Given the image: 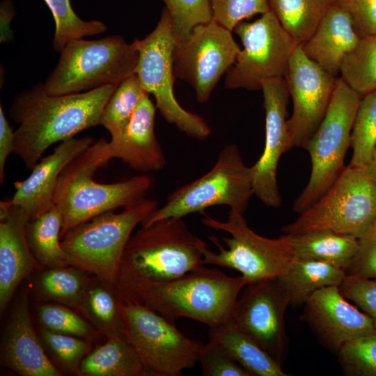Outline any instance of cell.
I'll return each instance as SVG.
<instances>
[{
    "mask_svg": "<svg viewBox=\"0 0 376 376\" xmlns=\"http://www.w3.org/2000/svg\"><path fill=\"white\" fill-rule=\"evenodd\" d=\"M361 96L341 78L336 79L331 101L319 127L304 148L309 153L308 182L295 201L292 210L301 214L313 205L345 169L351 134Z\"/></svg>",
    "mask_w": 376,
    "mask_h": 376,
    "instance_id": "9c48e42d",
    "label": "cell"
},
{
    "mask_svg": "<svg viewBox=\"0 0 376 376\" xmlns=\"http://www.w3.org/2000/svg\"><path fill=\"white\" fill-rule=\"evenodd\" d=\"M201 223L230 235L221 237L226 247L217 236L209 237L218 251L205 247L203 265L235 269L250 282L282 276L296 258L289 235L276 239L263 237L249 228L244 214L230 210L226 221L204 214Z\"/></svg>",
    "mask_w": 376,
    "mask_h": 376,
    "instance_id": "ba28073f",
    "label": "cell"
},
{
    "mask_svg": "<svg viewBox=\"0 0 376 376\" xmlns=\"http://www.w3.org/2000/svg\"><path fill=\"white\" fill-rule=\"evenodd\" d=\"M205 247L183 218L141 227L132 235L122 256L116 283L120 296L127 297L141 286L172 280L203 265Z\"/></svg>",
    "mask_w": 376,
    "mask_h": 376,
    "instance_id": "3957f363",
    "label": "cell"
},
{
    "mask_svg": "<svg viewBox=\"0 0 376 376\" xmlns=\"http://www.w3.org/2000/svg\"><path fill=\"white\" fill-rule=\"evenodd\" d=\"M155 110L144 91L127 124L108 142L111 159H120L142 173L159 171L165 167L166 158L155 132Z\"/></svg>",
    "mask_w": 376,
    "mask_h": 376,
    "instance_id": "7402d4cb",
    "label": "cell"
},
{
    "mask_svg": "<svg viewBox=\"0 0 376 376\" xmlns=\"http://www.w3.org/2000/svg\"><path fill=\"white\" fill-rule=\"evenodd\" d=\"M337 352L345 375L376 376V333L347 341Z\"/></svg>",
    "mask_w": 376,
    "mask_h": 376,
    "instance_id": "74e56055",
    "label": "cell"
},
{
    "mask_svg": "<svg viewBox=\"0 0 376 376\" xmlns=\"http://www.w3.org/2000/svg\"><path fill=\"white\" fill-rule=\"evenodd\" d=\"M120 297L125 335L147 376H178L198 363L203 344L141 303Z\"/></svg>",
    "mask_w": 376,
    "mask_h": 376,
    "instance_id": "8fae6325",
    "label": "cell"
},
{
    "mask_svg": "<svg viewBox=\"0 0 376 376\" xmlns=\"http://www.w3.org/2000/svg\"><path fill=\"white\" fill-rule=\"evenodd\" d=\"M213 19L233 31L244 19L269 10V0H210Z\"/></svg>",
    "mask_w": 376,
    "mask_h": 376,
    "instance_id": "ab89813d",
    "label": "cell"
},
{
    "mask_svg": "<svg viewBox=\"0 0 376 376\" xmlns=\"http://www.w3.org/2000/svg\"><path fill=\"white\" fill-rule=\"evenodd\" d=\"M341 79L361 97L376 91V34L360 38L345 57Z\"/></svg>",
    "mask_w": 376,
    "mask_h": 376,
    "instance_id": "1f68e13d",
    "label": "cell"
},
{
    "mask_svg": "<svg viewBox=\"0 0 376 376\" xmlns=\"http://www.w3.org/2000/svg\"><path fill=\"white\" fill-rule=\"evenodd\" d=\"M14 131L7 120L1 104L0 105V182L5 178V164L8 157L13 152Z\"/></svg>",
    "mask_w": 376,
    "mask_h": 376,
    "instance_id": "f6af8a7d",
    "label": "cell"
},
{
    "mask_svg": "<svg viewBox=\"0 0 376 376\" xmlns=\"http://www.w3.org/2000/svg\"><path fill=\"white\" fill-rule=\"evenodd\" d=\"M347 276L376 279V224L359 238V248L345 270Z\"/></svg>",
    "mask_w": 376,
    "mask_h": 376,
    "instance_id": "7bdbcfd3",
    "label": "cell"
},
{
    "mask_svg": "<svg viewBox=\"0 0 376 376\" xmlns=\"http://www.w3.org/2000/svg\"><path fill=\"white\" fill-rule=\"evenodd\" d=\"M28 220L17 205L0 202V311L3 313L22 281L39 263L26 237Z\"/></svg>",
    "mask_w": 376,
    "mask_h": 376,
    "instance_id": "44dd1931",
    "label": "cell"
},
{
    "mask_svg": "<svg viewBox=\"0 0 376 376\" xmlns=\"http://www.w3.org/2000/svg\"><path fill=\"white\" fill-rule=\"evenodd\" d=\"M359 40L348 14L333 2L314 33L301 45V48L308 58L336 77L345 56Z\"/></svg>",
    "mask_w": 376,
    "mask_h": 376,
    "instance_id": "603a6c76",
    "label": "cell"
},
{
    "mask_svg": "<svg viewBox=\"0 0 376 376\" xmlns=\"http://www.w3.org/2000/svg\"><path fill=\"white\" fill-rule=\"evenodd\" d=\"M265 110L264 150L252 166L253 194L265 205H281L276 171L281 155L292 148L287 125V105L290 95L285 79L265 81L262 84Z\"/></svg>",
    "mask_w": 376,
    "mask_h": 376,
    "instance_id": "e0dca14e",
    "label": "cell"
},
{
    "mask_svg": "<svg viewBox=\"0 0 376 376\" xmlns=\"http://www.w3.org/2000/svg\"><path fill=\"white\" fill-rule=\"evenodd\" d=\"M240 47L231 31L215 20L195 26L173 50L175 78L188 83L199 102H206L221 77L235 63Z\"/></svg>",
    "mask_w": 376,
    "mask_h": 376,
    "instance_id": "5bb4252c",
    "label": "cell"
},
{
    "mask_svg": "<svg viewBox=\"0 0 376 376\" xmlns=\"http://www.w3.org/2000/svg\"><path fill=\"white\" fill-rule=\"evenodd\" d=\"M61 213L54 204L46 212L27 221L28 243L39 265L47 268L72 265L61 246Z\"/></svg>",
    "mask_w": 376,
    "mask_h": 376,
    "instance_id": "f1b7e54d",
    "label": "cell"
},
{
    "mask_svg": "<svg viewBox=\"0 0 376 376\" xmlns=\"http://www.w3.org/2000/svg\"><path fill=\"white\" fill-rule=\"evenodd\" d=\"M55 21L53 47L60 53L70 40L105 32L106 25L97 20L84 21L74 12L70 0H44Z\"/></svg>",
    "mask_w": 376,
    "mask_h": 376,
    "instance_id": "e575fe53",
    "label": "cell"
},
{
    "mask_svg": "<svg viewBox=\"0 0 376 376\" xmlns=\"http://www.w3.org/2000/svg\"><path fill=\"white\" fill-rule=\"evenodd\" d=\"M1 363L22 376H61L48 358L33 327L28 292L21 291L13 304L1 344Z\"/></svg>",
    "mask_w": 376,
    "mask_h": 376,
    "instance_id": "d6986e66",
    "label": "cell"
},
{
    "mask_svg": "<svg viewBox=\"0 0 376 376\" xmlns=\"http://www.w3.org/2000/svg\"><path fill=\"white\" fill-rule=\"evenodd\" d=\"M158 207L144 198L119 213L109 211L69 230L61 240L72 265L116 285L122 256L134 228Z\"/></svg>",
    "mask_w": 376,
    "mask_h": 376,
    "instance_id": "8992f818",
    "label": "cell"
},
{
    "mask_svg": "<svg viewBox=\"0 0 376 376\" xmlns=\"http://www.w3.org/2000/svg\"><path fill=\"white\" fill-rule=\"evenodd\" d=\"M117 86L107 85L89 91L63 95L47 94L43 84L21 92L9 110L17 124L13 153L29 169L53 143L100 125L102 110Z\"/></svg>",
    "mask_w": 376,
    "mask_h": 376,
    "instance_id": "6da1fadb",
    "label": "cell"
},
{
    "mask_svg": "<svg viewBox=\"0 0 376 376\" xmlns=\"http://www.w3.org/2000/svg\"><path fill=\"white\" fill-rule=\"evenodd\" d=\"M41 342L65 371L79 375L82 360L89 353L90 344L82 338L40 329Z\"/></svg>",
    "mask_w": 376,
    "mask_h": 376,
    "instance_id": "d590c367",
    "label": "cell"
},
{
    "mask_svg": "<svg viewBox=\"0 0 376 376\" xmlns=\"http://www.w3.org/2000/svg\"><path fill=\"white\" fill-rule=\"evenodd\" d=\"M38 317L42 327L57 333L88 339L97 331L78 314L60 304L40 305Z\"/></svg>",
    "mask_w": 376,
    "mask_h": 376,
    "instance_id": "f35d334b",
    "label": "cell"
},
{
    "mask_svg": "<svg viewBox=\"0 0 376 376\" xmlns=\"http://www.w3.org/2000/svg\"><path fill=\"white\" fill-rule=\"evenodd\" d=\"M365 168L368 173L376 180V143L372 152L370 162Z\"/></svg>",
    "mask_w": 376,
    "mask_h": 376,
    "instance_id": "7dc6e473",
    "label": "cell"
},
{
    "mask_svg": "<svg viewBox=\"0 0 376 376\" xmlns=\"http://www.w3.org/2000/svg\"><path fill=\"white\" fill-rule=\"evenodd\" d=\"M139 78L134 74L122 82L104 106L100 120L111 138L118 136L133 115L143 93Z\"/></svg>",
    "mask_w": 376,
    "mask_h": 376,
    "instance_id": "d6a6232c",
    "label": "cell"
},
{
    "mask_svg": "<svg viewBox=\"0 0 376 376\" xmlns=\"http://www.w3.org/2000/svg\"><path fill=\"white\" fill-rule=\"evenodd\" d=\"M95 141L89 136L61 141L50 155L39 160L28 178L15 183L16 191L6 202L18 206L28 221L48 210L54 204V191L62 171Z\"/></svg>",
    "mask_w": 376,
    "mask_h": 376,
    "instance_id": "ffe728a7",
    "label": "cell"
},
{
    "mask_svg": "<svg viewBox=\"0 0 376 376\" xmlns=\"http://www.w3.org/2000/svg\"><path fill=\"white\" fill-rule=\"evenodd\" d=\"M14 15L15 10L11 0H4L2 1L0 7V41L1 42H8L13 38L12 32L10 29V24Z\"/></svg>",
    "mask_w": 376,
    "mask_h": 376,
    "instance_id": "bcb514c9",
    "label": "cell"
},
{
    "mask_svg": "<svg viewBox=\"0 0 376 376\" xmlns=\"http://www.w3.org/2000/svg\"><path fill=\"white\" fill-rule=\"evenodd\" d=\"M209 340L221 346L251 376H287L281 365L230 322L210 329Z\"/></svg>",
    "mask_w": 376,
    "mask_h": 376,
    "instance_id": "484cf974",
    "label": "cell"
},
{
    "mask_svg": "<svg viewBox=\"0 0 376 376\" xmlns=\"http://www.w3.org/2000/svg\"><path fill=\"white\" fill-rule=\"evenodd\" d=\"M78 309L107 338L125 335V320L116 285L95 276L89 279Z\"/></svg>",
    "mask_w": 376,
    "mask_h": 376,
    "instance_id": "cb8c5ba5",
    "label": "cell"
},
{
    "mask_svg": "<svg viewBox=\"0 0 376 376\" xmlns=\"http://www.w3.org/2000/svg\"><path fill=\"white\" fill-rule=\"evenodd\" d=\"M289 235L296 258L325 263L345 270L359 248V238L327 230Z\"/></svg>",
    "mask_w": 376,
    "mask_h": 376,
    "instance_id": "d4e9b609",
    "label": "cell"
},
{
    "mask_svg": "<svg viewBox=\"0 0 376 376\" xmlns=\"http://www.w3.org/2000/svg\"><path fill=\"white\" fill-rule=\"evenodd\" d=\"M376 219V180L365 167L347 166L309 208L283 227L288 235L315 230L362 237Z\"/></svg>",
    "mask_w": 376,
    "mask_h": 376,
    "instance_id": "30bf717a",
    "label": "cell"
},
{
    "mask_svg": "<svg viewBox=\"0 0 376 376\" xmlns=\"http://www.w3.org/2000/svg\"><path fill=\"white\" fill-rule=\"evenodd\" d=\"M375 224H376V219H375V223H374V225H375Z\"/></svg>",
    "mask_w": 376,
    "mask_h": 376,
    "instance_id": "c3c4849f",
    "label": "cell"
},
{
    "mask_svg": "<svg viewBox=\"0 0 376 376\" xmlns=\"http://www.w3.org/2000/svg\"><path fill=\"white\" fill-rule=\"evenodd\" d=\"M198 363L204 376H251L221 346L211 340L203 344Z\"/></svg>",
    "mask_w": 376,
    "mask_h": 376,
    "instance_id": "60d3db41",
    "label": "cell"
},
{
    "mask_svg": "<svg viewBox=\"0 0 376 376\" xmlns=\"http://www.w3.org/2000/svg\"><path fill=\"white\" fill-rule=\"evenodd\" d=\"M111 159L108 141L101 138L62 171L53 198L62 216L61 240L73 228L97 215L141 202L153 187L154 178L147 174L114 183L96 182L95 171Z\"/></svg>",
    "mask_w": 376,
    "mask_h": 376,
    "instance_id": "7a4b0ae2",
    "label": "cell"
},
{
    "mask_svg": "<svg viewBox=\"0 0 376 376\" xmlns=\"http://www.w3.org/2000/svg\"><path fill=\"white\" fill-rule=\"evenodd\" d=\"M289 306L277 277L253 281L245 285L229 322L281 365L288 347L284 317Z\"/></svg>",
    "mask_w": 376,
    "mask_h": 376,
    "instance_id": "9a60e30c",
    "label": "cell"
},
{
    "mask_svg": "<svg viewBox=\"0 0 376 376\" xmlns=\"http://www.w3.org/2000/svg\"><path fill=\"white\" fill-rule=\"evenodd\" d=\"M347 274L329 264L295 258L288 271L278 278L289 299L290 306L305 304L318 290L340 286Z\"/></svg>",
    "mask_w": 376,
    "mask_h": 376,
    "instance_id": "4316f807",
    "label": "cell"
},
{
    "mask_svg": "<svg viewBox=\"0 0 376 376\" xmlns=\"http://www.w3.org/2000/svg\"><path fill=\"white\" fill-rule=\"evenodd\" d=\"M339 290L369 315L376 327V279L347 276Z\"/></svg>",
    "mask_w": 376,
    "mask_h": 376,
    "instance_id": "b9f144b4",
    "label": "cell"
},
{
    "mask_svg": "<svg viewBox=\"0 0 376 376\" xmlns=\"http://www.w3.org/2000/svg\"><path fill=\"white\" fill-rule=\"evenodd\" d=\"M170 16L175 42L185 40L196 26L213 19L210 0H162Z\"/></svg>",
    "mask_w": 376,
    "mask_h": 376,
    "instance_id": "8d00e7d4",
    "label": "cell"
},
{
    "mask_svg": "<svg viewBox=\"0 0 376 376\" xmlns=\"http://www.w3.org/2000/svg\"><path fill=\"white\" fill-rule=\"evenodd\" d=\"M58 64L43 84L45 91L63 95L118 86L135 74L139 52L120 36L69 41Z\"/></svg>",
    "mask_w": 376,
    "mask_h": 376,
    "instance_id": "5b68a950",
    "label": "cell"
},
{
    "mask_svg": "<svg viewBox=\"0 0 376 376\" xmlns=\"http://www.w3.org/2000/svg\"><path fill=\"white\" fill-rule=\"evenodd\" d=\"M233 31L243 49L226 72L227 88L256 91L266 80L285 78L297 45L272 10L253 22H240Z\"/></svg>",
    "mask_w": 376,
    "mask_h": 376,
    "instance_id": "4fadbf2b",
    "label": "cell"
},
{
    "mask_svg": "<svg viewBox=\"0 0 376 376\" xmlns=\"http://www.w3.org/2000/svg\"><path fill=\"white\" fill-rule=\"evenodd\" d=\"M304 305L302 318L322 343L335 352L347 341L376 333L370 317L350 304L338 286L318 290Z\"/></svg>",
    "mask_w": 376,
    "mask_h": 376,
    "instance_id": "ac0fdd59",
    "label": "cell"
},
{
    "mask_svg": "<svg viewBox=\"0 0 376 376\" xmlns=\"http://www.w3.org/2000/svg\"><path fill=\"white\" fill-rule=\"evenodd\" d=\"M350 16L360 38L376 34V0H332Z\"/></svg>",
    "mask_w": 376,
    "mask_h": 376,
    "instance_id": "ee69618b",
    "label": "cell"
},
{
    "mask_svg": "<svg viewBox=\"0 0 376 376\" xmlns=\"http://www.w3.org/2000/svg\"><path fill=\"white\" fill-rule=\"evenodd\" d=\"M249 283L242 275L230 276L203 265L172 280L141 286L123 298L141 303L173 323L187 318L212 329L230 321L239 294Z\"/></svg>",
    "mask_w": 376,
    "mask_h": 376,
    "instance_id": "277c9868",
    "label": "cell"
},
{
    "mask_svg": "<svg viewBox=\"0 0 376 376\" xmlns=\"http://www.w3.org/2000/svg\"><path fill=\"white\" fill-rule=\"evenodd\" d=\"M253 194L252 166L245 164L237 146L230 143L221 150L210 171L174 191L141 226L146 227L167 218H183L217 205H228L230 210L244 214Z\"/></svg>",
    "mask_w": 376,
    "mask_h": 376,
    "instance_id": "52a82bcc",
    "label": "cell"
},
{
    "mask_svg": "<svg viewBox=\"0 0 376 376\" xmlns=\"http://www.w3.org/2000/svg\"><path fill=\"white\" fill-rule=\"evenodd\" d=\"M376 143V91L361 97L354 119L351 146L352 157L348 166L366 167Z\"/></svg>",
    "mask_w": 376,
    "mask_h": 376,
    "instance_id": "836d02e7",
    "label": "cell"
},
{
    "mask_svg": "<svg viewBox=\"0 0 376 376\" xmlns=\"http://www.w3.org/2000/svg\"><path fill=\"white\" fill-rule=\"evenodd\" d=\"M133 42L139 52L135 74L143 90L154 96L156 107L164 118L191 137L203 140L210 136L211 129L207 123L182 108L173 93L175 40L168 10L163 9L150 33Z\"/></svg>",
    "mask_w": 376,
    "mask_h": 376,
    "instance_id": "7c38bea8",
    "label": "cell"
},
{
    "mask_svg": "<svg viewBox=\"0 0 376 376\" xmlns=\"http://www.w3.org/2000/svg\"><path fill=\"white\" fill-rule=\"evenodd\" d=\"M79 375L147 376L142 363L125 335L107 341L82 360Z\"/></svg>",
    "mask_w": 376,
    "mask_h": 376,
    "instance_id": "83f0119b",
    "label": "cell"
},
{
    "mask_svg": "<svg viewBox=\"0 0 376 376\" xmlns=\"http://www.w3.org/2000/svg\"><path fill=\"white\" fill-rule=\"evenodd\" d=\"M86 274L73 265L48 268L39 276L37 288L45 298L78 308L89 281Z\"/></svg>",
    "mask_w": 376,
    "mask_h": 376,
    "instance_id": "4dcf8cb0",
    "label": "cell"
},
{
    "mask_svg": "<svg viewBox=\"0 0 376 376\" xmlns=\"http://www.w3.org/2000/svg\"><path fill=\"white\" fill-rule=\"evenodd\" d=\"M284 79L293 104L287 120L290 144L304 148L326 113L336 78L308 58L299 45L290 56Z\"/></svg>",
    "mask_w": 376,
    "mask_h": 376,
    "instance_id": "2e32d148",
    "label": "cell"
},
{
    "mask_svg": "<svg viewBox=\"0 0 376 376\" xmlns=\"http://www.w3.org/2000/svg\"><path fill=\"white\" fill-rule=\"evenodd\" d=\"M332 3V0H269L271 10L297 45L312 36Z\"/></svg>",
    "mask_w": 376,
    "mask_h": 376,
    "instance_id": "f546056e",
    "label": "cell"
}]
</instances>
